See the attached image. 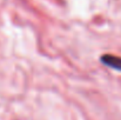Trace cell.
<instances>
[{
	"mask_svg": "<svg viewBox=\"0 0 121 120\" xmlns=\"http://www.w3.org/2000/svg\"><path fill=\"white\" fill-rule=\"evenodd\" d=\"M101 61L106 66H108V67H112V68H114L117 71H121V58L120 57L111 55V54H105V55H102Z\"/></svg>",
	"mask_w": 121,
	"mask_h": 120,
	"instance_id": "obj_1",
	"label": "cell"
}]
</instances>
